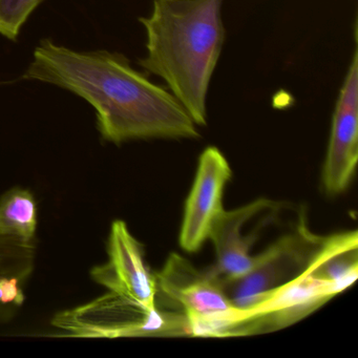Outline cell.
I'll return each instance as SVG.
<instances>
[{"label":"cell","instance_id":"5b68a950","mask_svg":"<svg viewBox=\"0 0 358 358\" xmlns=\"http://www.w3.org/2000/svg\"><path fill=\"white\" fill-rule=\"evenodd\" d=\"M164 324L176 332H185L183 318L164 320L159 310L148 313L137 303L110 291L85 305L59 312L52 320V326L62 332V336L85 338L157 334Z\"/></svg>","mask_w":358,"mask_h":358},{"label":"cell","instance_id":"7c38bea8","mask_svg":"<svg viewBox=\"0 0 358 358\" xmlns=\"http://www.w3.org/2000/svg\"><path fill=\"white\" fill-rule=\"evenodd\" d=\"M35 261V241L27 242L0 231V278L17 276L28 282L34 271ZM15 310L16 308L0 303V324L9 320Z\"/></svg>","mask_w":358,"mask_h":358},{"label":"cell","instance_id":"52a82bcc","mask_svg":"<svg viewBox=\"0 0 358 358\" xmlns=\"http://www.w3.org/2000/svg\"><path fill=\"white\" fill-rule=\"evenodd\" d=\"M108 255L106 263L92 269L94 282L137 303L148 313L158 311L156 274L146 264L141 243L121 220L110 226Z\"/></svg>","mask_w":358,"mask_h":358},{"label":"cell","instance_id":"4fadbf2b","mask_svg":"<svg viewBox=\"0 0 358 358\" xmlns=\"http://www.w3.org/2000/svg\"><path fill=\"white\" fill-rule=\"evenodd\" d=\"M45 0H0V35L15 41L33 12Z\"/></svg>","mask_w":358,"mask_h":358},{"label":"cell","instance_id":"277c9868","mask_svg":"<svg viewBox=\"0 0 358 358\" xmlns=\"http://www.w3.org/2000/svg\"><path fill=\"white\" fill-rule=\"evenodd\" d=\"M327 236H316L301 223L255 257L253 267L240 278H222L232 305L241 311L262 303L274 290L292 280L313 265Z\"/></svg>","mask_w":358,"mask_h":358},{"label":"cell","instance_id":"8fae6325","mask_svg":"<svg viewBox=\"0 0 358 358\" xmlns=\"http://www.w3.org/2000/svg\"><path fill=\"white\" fill-rule=\"evenodd\" d=\"M38 215L34 194L26 188L14 187L0 198V231L33 242Z\"/></svg>","mask_w":358,"mask_h":358},{"label":"cell","instance_id":"7a4b0ae2","mask_svg":"<svg viewBox=\"0 0 358 358\" xmlns=\"http://www.w3.org/2000/svg\"><path fill=\"white\" fill-rule=\"evenodd\" d=\"M223 0H154L140 17L146 53L138 64L165 81L196 127L207 124V94L225 41Z\"/></svg>","mask_w":358,"mask_h":358},{"label":"cell","instance_id":"8992f818","mask_svg":"<svg viewBox=\"0 0 358 358\" xmlns=\"http://www.w3.org/2000/svg\"><path fill=\"white\" fill-rule=\"evenodd\" d=\"M343 289L310 269L274 290L262 303L241 311L230 335L250 334L285 328L324 306Z\"/></svg>","mask_w":358,"mask_h":358},{"label":"cell","instance_id":"6da1fadb","mask_svg":"<svg viewBox=\"0 0 358 358\" xmlns=\"http://www.w3.org/2000/svg\"><path fill=\"white\" fill-rule=\"evenodd\" d=\"M22 79L66 90L89 102L102 139H198L200 133L169 89L152 83L129 58L106 50L75 51L43 39Z\"/></svg>","mask_w":358,"mask_h":358},{"label":"cell","instance_id":"30bf717a","mask_svg":"<svg viewBox=\"0 0 358 358\" xmlns=\"http://www.w3.org/2000/svg\"><path fill=\"white\" fill-rule=\"evenodd\" d=\"M275 205L273 201L259 199L234 210L224 211L209 236L217 255L215 269L222 278H240L253 267L255 257L250 255V250L255 236H245V226Z\"/></svg>","mask_w":358,"mask_h":358},{"label":"cell","instance_id":"3957f363","mask_svg":"<svg viewBox=\"0 0 358 358\" xmlns=\"http://www.w3.org/2000/svg\"><path fill=\"white\" fill-rule=\"evenodd\" d=\"M157 299L180 310L194 336H226L238 322L240 310L224 290L215 267L199 270L178 253H171L156 273Z\"/></svg>","mask_w":358,"mask_h":358},{"label":"cell","instance_id":"9c48e42d","mask_svg":"<svg viewBox=\"0 0 358 358\" xmlns=\"http://www.w3.org/2000/svg\"><path fill=\"white\" fill-rule=\"evenodd\" d=\"M358 160V52L355 50L339 92L322 169L328 196L345 192L355 175Z\"/></svg>","mask_w":358,"mask_h":358},{"label":"cell","instance_id":"ba28073f","mask_svg":"<svg viewBox=\"0 0 358 358\" xmlns=\"http://www.w3.org/2000/svg\"><path fill=\"white\" fill-rule=\"evenodd\" d=\"M231 176L229 163L219 148L210 146L202 152L180 230V246L186 252H196L209 240L225 211L224 192Z\"/></svg>","mask_w":358,"mask_h":358}]
</instances>
